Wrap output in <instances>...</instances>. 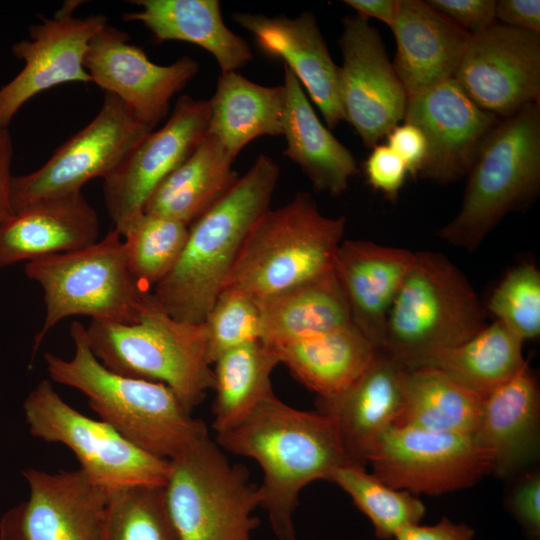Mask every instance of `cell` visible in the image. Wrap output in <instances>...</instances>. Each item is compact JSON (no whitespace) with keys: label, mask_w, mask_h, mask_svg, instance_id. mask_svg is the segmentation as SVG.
<instances>
[{"label":"cell","mask_w":540,"mask_h":540,"mask_svg":"<svg viewBox=\"0 0 540 540\" xmlns=\"http://www.w3.org/2000/svg\"><path fill=\"white\" fill-rule=\"evenodd\" d=\"M215 442L260 466V507L279 540H297L293 517L302 489L330 481L336 469L353 464L330 415L294 408L274 393L240 423L217 433Z\"/></svg>","instance_id":"6da1fadb"},{"label":"cell","mask_w":540,"mask_h":540,"mask_svg":"<svg viewBox=\"0 0 540 540\" xmlns=\"http://www.w3.org/2000/svg\"><path fill=\"white\" fill-rule=\"evenodd\" d=\"M279 175L275 160L260 154L228 191L189 225L179 260L151 290L167 314L189 324L204 322L250 229L270 209Z\"/></svg>","instance_id":"7a4b0ae2"},{"label":"cell","mask_w":540,"mask_h":540,"mask_svg":"<svg viewBox=\"0 0 540 540\" xmlns=\"http://www.w3.org/2000/svg\"><path fill=\"white\" fill-rule=\"evenodd\" d=\"M70 359L47 352L50 379L86 396L90 408L127 440L159 458L171 460L208 435L206 424L191 415L175 393L158 382L115 373L90 349L86 327L70 326Z\"/></svg>","instance_id":"3957f363"},{"label":"cell","mask_w":540,"mask_h":540,"mask_svg":"<svg viewBox=\"0 0 540 540\" xmlns=\"http://www.w3.org/2000/svg\"><path fill=\"white\" fill-rule=\"evenodd\" d=\"M467 175L460 209L437 235L454 247L474 251L508 213L527 208L539 193V102L497 123Z\"/></svg>","instance_id":"277c9868"},{"label":"cell","mask_w":540,"mask_h":540,"mask_svg":"<svg viewBox=\"0 0 540 540\" xmlns=\"http://www.w3.org/2000/svg\"><path fill=\"white\" fill-rule=\"evenodd\" d=\"M486 325V310L464 273L439 252H414L378 351L413 368L427 354L458 345Z\"/></svg>","instance_id":"5b68a950"},{"label":"cell","mask_w":540,"mask_h":540,"mask_svg":"<svg viewBox=\"0 0 540 540\" xmlns=\"http://www.w3.org/2000/svg\"><path fill=\"white\" fill-rule=\"evenodd\" d=\"M345 227V216L327 217L310 193H296L255 222L224 288L262 299L330 272Z\"/></svg>","instance_id":"8992f818"},{"label":"cell","mask_w":540,"mask_h":540,"mask_svg":"<svg viewBox=\"0 0 540 540\" xmlns=\"http://www.w3.org/2000/svg\"><path fill=\"white\" fill-rule=\"evenodd\" d=\"M86 334L91 351L105 367L166 385L190 412L213 389L204 323L174 319L152 294L136 322L91 320Z\"/></svg>","instance_id":"52a82bcc"},{"label":"cell","mask_w":540,"mask_h":540,"mask_svg":"<svg viewBox=\"0 0 540 540\" xmlns=\"http://www.w3.org/2000/svg\"><path fill=\"white\" fill-rule=\"evenodd\" d=\"M24 273L41 287L45 305L33 356L62 320L87 316L131 324L138 320L151 296V291L142 288L130 273L123 237L114 228L88 247L28 261Z\"/></svg>","instance_id":"ba28073f"},{"label":"cell","mask_w":540,"mask_h":540,"mask_svg":"<svg viewBox=\"0 0 540 540\" xmlns=\"http://www.w3.org/2000/svg\"><path fill=\"white\" fill-rule=\"evenodd\" d=\"M249 479L209 436L171 459L164 490L181 539L250 540L260 496Z\"/></svg>","instance_id":"9c48e42d"},{"label":"cell","mask_w":540,"mask_h":540,"mask_svg":"<svg viewBox=\"0 0 540 540\" xmlns=\"http://www.w3.org/2000/svg\"><path fill=\"white\" fill-rule=\"evenodd\" d=\"M30 434L69 448L80 469L108 491L130 485H165L170 460L139 448L109 424L67 404L51 381L41 380L23 403Z\"/></svg>","instance_id":"30bf717a"},{"label":"cell","mask_w":540,"mask_h":540,"mask_svg":"<svg viewBox=\"0 0 540 540\" xmlns=\"http://www.w3.org/2000/svg\"><path fill=\"white\" fill-rule=\"evenodd\" d=\"M150 131L117 97L104 93L98 113L84 128L41 167L13 176V212L43 199L81 192L94 178L105 179Z\"/></svg>","instance_id":"8fae6325"},{"label":"cell","mask_w":540,"mask_h":540,"mask_svg":"<svg viewBox=\"0 0 540 540\" xmlns=\"http://www.w3.org/2000/svg\"><path fill=\"white\" fill-rule=\"evenodd\" d=\"M367 464L394 489L440 495L471 487L492 472V457L472 436L393 425L377 440Z\"/></svg>","instance_id":"7c38bea8"},{"label":"cell","mask_w":540,"mask_h":540,"mask_svg":"<svg viewBox=\"0 0 540 540\" xmlns=\"http://www.w3.org/2000/svg\"><path fill=\"white\" fill-rule=\"evenodd\" d=\"M338 44L339 98L343 120L372 148L404 119L407 93L390 61L379 31L369 20L348 16Z\"/></svg>","instance_id":"4fadbf2b"},{"label":"cell","mask_w":540,"mask_h":540,"mask_svg":"<svg viewBox=\"0 0 540 540\" xmlns=\"http://www.w3.org/2000/svg\"><path fill=\"white\" fill-rule=\"evenodd\" d=\"M209 101L183 95L166 123L148 132L105 178L103 196L114 229L122 235L163 179L206 136Z\"/></svg>","instance_id":"5bb4252c"},{"label":"cell","mask_w":540,"mask_h":540,"mask_svg":"<svg viewBox=\"0 0 540 540\" xmlns=\"http://www.w3.org/2000/svg\"><path fill=\"white\" fill-rule=\"evenodd\" d=\"M499 119L540 98V34L495 23L473 34L453 77Z\"/></svg>","instance_id":"9a60e30c"},{"label":"cell","mask_w":540,"mask_h":540,"mask_svg":"<svg viewBox=\"0 0 540 540\" xmlns=\"http://www.w3.org/2000/svg\"><path fill=\"white\" fill-rule=\"evenodd\" d=\"M84 67L92 83L117 97L151 131L167 116L173 96L199 70L189 56L168 65L152 62L126 32L108 24L91 39Z\"/></svg>","instance_id":"2e32d148"},{"label":"cell","mask_w":540,"mask_h":540,"mask_svg":"<svg viewBox=\"0 0 540 540\" xmlns=\"http://www.w3.org/2000/svg\"><path fill=\"white\" fill-rule=\"evenodd\" d=\"M77 2L63 4L53 17L29 29V38L12 46L22 70L0 88V129H7L16 113L31 98L52 87L90 83L84 59L93 36L107 24L102 14L75 17Z\"/></svg>","instance_id":"e0dca14e"},{"label":"cell","mask_w":540,"mask_h":540,"mask_svg":"<svg viewBox=\"0 0 540 540\" xmlns=\"http://www.w3.org/2000/svg\"><path fill=\"white\" fill-rule=\"evenodd\" d=\"M29 498L0 519V540H100L108 490L80 468L22 471Z\"/></svg>","instance_id":"ac0fdd59"},{"label":"cell","mask_w":540,"mask_h":540,"mask_svg":"<svg viewBox=\"0 0 540 540\" xmlns=\"http://www.w3.org/2000/svg\"><path fill=\"white\" fill-rule=\"evenodd\" d=\"M500 120L474 103L454 78L408 97L403 121L417 126L427 142L419 176L447 184L467 175Z\"/></svg>","instance_id":"d6986e66"},{"label":"cell","mask_w":540,"mask_h":540,"mask_svg":"<svg viewBox=\"0 0 540 540\" xmlns=\"http://www.w3.org/2000/svg\"><path fill=\"white\" fill-rule=\"evenodd\" d=\"M233 19L254 36L263 53L284 61L329 128L343 120L339 66L334 63L312 12L295 18L236 12Z\"/></svg>","instance_id":"ffe728a7"},{"label":"cell","mask_w":540,"mask_h":540,"mask_svg":"<svg viewBox=\"0 0 540 540\" xmlns=\"http://www.w3.org/2000/svg\"><path fill=\"white\" fill-rule=\"evenodd\" d=\"M405 366L378 351L363 374L344 392L318 398V411L336 422L353 464H367L378 438L395 425L404 404Z\"/></svg>","instance_id":"44dd1931"},{"label":"cell","mask_w":540,"mask_h":540,"mask_svg":"<svg viewBox=\"0 0 540 540\" xmlns=\"http://www.w3.org/2000/svg\"><path fill=\"white\" fill-rule=\"evenodd\" d=\"M390 29L392 64L408 97L453 78L471 36L422 0H398Z\"/></svg>","instance_id":"7402d4cb"},{"label":"cell","mask_w":540,"mask_h":540,"mask_svg":"<svg viewBox=\"0 0 540 540\" xmlns=\"http://www.w3.org/2000/svg\"><path fill=\"white\" fill-rule=\"evenodd\" d=\"M99 229L82 192L32 203L0 223V269L88 247L99 240Z\"/></svg>","instance_id":"603a6c76"},{"label":"cell","mask_w":540,"mask_h":540,"mask_svg":"<svg viewBox=\"0 0 540 540\" xmlns=\"http://www.w3.org/2000/svg\"><path fill=\"white\" fill-rule=\"evenodd\" d=\"M414 252L366 240H343L334 270L352 323L378 350L387 317Z\"/></svg>","instance_id":"cb8c5ba5"},{"label":"cell","mask_w":540,"mask_h":540,"mask_svg":"<svg viewBox=\"0 0 540 540\" xmlns=\"http://www.w3.org/2000/svg\"><path fill=\"white\" fill-rule=\"evenodd\" d=\"M475 442L492 457V473L511 478L539 457L540 393L528 363L485 399Z\"/></svg>","instance_id":"d4e9b609"},{"label":"cell","mask_w":540,"mask_h":540,"mask_svg":"<svg viewBox=\"0 0 540 540\" xmlns=\"http://www.w3.org/2000/svg\"><path fill=\"white\" fill-rule=\"evenodd\" d=\"M283 154L297 164L314 191L337 197L358 173L351 151L322 124L293 72L284 65Z\"/></svg>","instance_id":"484cf974"},{"label":"cell","mask_w":540,"mask_h":540,"mask_svg":"<svg viewBox=\"0 0 540 540\" xmlns=\"http://www.w3.org/2000/svg\"><path fill=\"white\" fill-rule=\"evenodd\" d=\"M139 7L123 15L146 27L156 42L184 41L209 52L221 73L237 71L253 58L248 43L231 31L218 0H136Z\"/></svg>","instance_id":"4316f807"},{"label":"cell","mask_w":540,"mask_h":540,"mask_svg":"<svg viewBox=\"0 0 540 540\" xmlns=\"http://www.w3.org/2000/svg\"><path fill=\"white\" fill-rule=\"evenodd\" d=\"M293 377L319 399L338 396L368 368L378 350L353 324L272 346Z\"/></svg>","instance_id":"83f0119b"},{"label":"cell","mask_w":540,"mask_h":540,"mask_svg":"<svg viewBox=\"0 0 540 540\" xmlns=\"http://www.w3.org/2000/svg\"><path fill=\"white\" fill-rule=\"evenodd\" d=\"M256 301L261 315V340L271 346L306 339L352 323L334 269Z\"/></svg>","instance_id":"f1b7e54d"},{"label":"cell","mask_w":540,"mask_h":540,"mask_svg":"<svg viewBox=\"0 0 540 540\" xmlns=\"http://www.w3.org/2000/svg\"><path fill=\"white\" fill-rule=\"evenodd\" d=\"M209 101L207 134L235 159L252 140L283 135V85L263 86L237 71L223 72Z\"/></svg>","instance_id":"f546056e"},{"label":"cell","mask_w":540,"mask_h":540,"mask_svg":"<svg viewBox=\"0 0 540 540\" xmlns=\"http://www.w3.org/2000/svg\"><path fill=\"white\" fill-rule=\"evenodd\" d=\"M233 161L223 146L206 133L194 151L157 186L144 212L189 226L238 179Z\"/></svg>","instance_id":"4dcf8cb0"},{"label":"cell","mask_w":540,"mask_h":540,"mask_svg":"<svg viewBox=\"0 0 540 540\" xmlns=\"http://www.w3.org/2000/svg\"><path fill=\"white\" fill-rule=\"evenodd\" d=\"M523 343L495 320L468 340L427 354L414 367H433L485 399L527 364Z\"/></svg>","instance_id":"1f68e13d"},{"label":"cell","mask_w":540,"mask_h":540,"mask_svg":"<svg viewBox=\"0 0 540 540\" xmlns=\"http://www.w3.org/2000/svg\"><path fill=\"white\" fill-rule=\"evenodd\" d=\"M483 405V398L433 367L408 368L404 404L395 425L473 437Z\"/></svg>","instance_id":"d6a6232c"},{"label":"cell","mask_w":540,"mask_h":540,"mask_svg":"<svg viewBox=\"0 0 540 540\" xmlns=\"http://www.w3.org/2000/svg\"><path fill=\"white\" fill-rule=\"evenodd\" d=\"M278 364L275 349L262 340L232 348L213 362L212 426L216 434L240 423L274 393L271 375Z\"/></svg>","instance_id":"836d02e7"},{"label":"cell","mask_w":540,"mask_h":540,"mask_svg":"<svg viewBox=\"0 0 540 540\" xmlns=\"http://www.w3.org/2000/svg\"><path fill=\"white\" fill-rule=\"evenodd\" d=\"M330 481L367 516L379 539L394 538L404 526L419 523L425 515V505L417 495L390 487L363 466L343 465L333 472Z\"/></svg>","instance_id":"e575fe53"},{"label":"cell","mask_w":540,"mask_h":540,"mask_svg":"<svg viewBox=\"0 0 540 540\" xmlns=\"http://www.w3.org/2000/svg\"><path fill=\"white\" fill-rule=\"evenodd\" d=\"M100 540H182L164 485H130L108 492Z\"/></svg>","instance_id":"d590c367"},{"label":"cell","mask_w":540,"mask_h":540,"mask_svg":"<svg viewBox=\"0 0 540 540\" xmlns=\"http://www.w3.org/2000/svg\"><path fill=\"white\" fill-rule=\"evenodd\" d=\"M189 226L143 212L122 234L126 261L134 279L151 291L174 268L184 249Z\"/></svg>","instance_id":"8d00e7d4"},{"label":"cell","mask_w":540,"mask_h":540,"mask_svg":"<svg viewBox=\"0 0 540 540\" xmlns=\"http://www.w3.org/2000/svg\"><path fill=\"white\" fill-rule=\"evenodd\" d=\"M496 321L524 342L540 334V272L532 263L510 269L493 291L487 308Z\"/></svg>","instance_id":"74e56055"},{"label":"cell","mask_w":540,"mask_h":540,"mask_svg":"<svg viewBox=\"0 0 540 540\" xmlns=\"http://www.w3.org/2000/svg\"><path fill=\"white\" fill-rule=\"evenodd\" d=\"M203 323L211 364L232 348L261 340V315L256 299L233 288H223Z\"/></svg>","instance_id":"f35d334b"},{"label":"cell","mask_w":540,"mask_h":540,"mask_svg":"<svg viewBox=\"0 0 540 540\" xmlns=\"http://www.w3.org/2000/svg\"><path fill=\"white\" fill-rule=\"evenodd\" d=\"M364 172L368 184L391 202L398 199L408 175L404 162L386 143L371 148L364 162Z\"/></svg>","instance_id":"ab89813d"},{"label":"cell","mask_w":540,"mask_h":540,"mask_svg":"<svg viewBox=\"0 0 540 540\" xmlns=\"http://www.w3.org/2000/svg\"><path fill=\"white\" fill-rule=\"evenodd\" d=\"M517 477L507 497V507L530 540H537L540 537V472L527 469Z\"/></svg>","instance_id":"60d3db41"},{"label":"cell","mask_w":540,"mask_h":540,"mask_svg":"<svg viewBox=\"0 0 540 540\" xmlns=\"http://www.w3.org/2000/svg\"><path fill=\"white\" fill-rule=\"evenodd\" d=\"M427 2L471 35L480 33L497 23L495 0H429Z\"/></svg>","instance_id":"b9f144b4"},{"label":"cell","mask_w":540,"mask_h":540,"mask_svg":"<svg viewBox=\"0 0 540 540\" xmlns=\"http://www.w3.org/2000/svg\"><path fill=\"white\" fill-rule=\"evenodd\" d=\"M386 144L406 165L408 174L419 176L427 156V142L423 132L415 125L403 122L393 127Z\"/></svg>","instance_id":"7bdbcfd3"},{"label":"cell","mask_w":540,"mask_h":540,"mask_svg":"<svg viewBox=\"0 0 540 540\" xmlns=\"http://www.w3.org/2000/svg\"><path fill=\"white\" fill-rule=\"evenodd\" d=\"M474 529L465 523H456L442 518L433 525L419 523L404 526L394 537L395 540H473Z\"/></svg>","instance_id":"ee69618b"},{"label":"cell","mask_w":540,"mask_h":540,"mask_svg":"<svg viewBox=\"0 0 540 540\" xmlns=\"http://www.w3.org/2000/svg\"><path fill=\"white\" fill-rule=\"evenodd\" d=\"M496 19L503 25L540 34V1H496Z\"/></svg>","instance_id":"f6af8a7d"},{"label":"cell","mask_w":540,"mask_h":540,"mask_svg":"<svg viewBox=\"0 0 540 540\" xmlns=\"http://www.w3.org/2000/svg\"><path fill=\"white\" fill-rule=\"evenodd\" d=\"M13 140L9 128L0 129V223L12 213L11 185Z\"/></svg>","instance_id":"bcb514c9"},{"label":"cell","mask_w":540,"mask_h":540,"mask_svg":"<svg viewBox=\"0 0 540 540\" xmlns=\"http://www.w3.org/2000/svg\"><path fill=\"white\" fill-rule=\"evenodd\" d=\"M357 15L369 20L375 18L392 27L398 7V0H345Z\"/></svg>","instance_id":"7dc6e473"},{"label":"cell","mask_w":540,"mask_h":540,"mask_svg":"<svg viewBox=\"0 0 540 540\" xmlns=\"http://www.w3.org/2000/svg\"><path fill=\"white\" fill-rule=\"evenodd\" d=\"M537 540H539V539H537Z\"/></svg>","instance_id":"c3c4849f"}]
</instances>
